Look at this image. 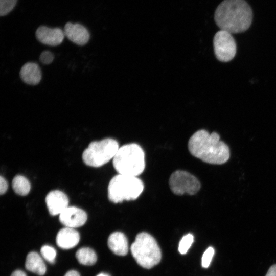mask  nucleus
Segmentation results:
<instances>
[{"mask_svg":"<svg viewBox=\"0 0 276 276\" xmlns=\"http://www.w3.org/2000/svg\"><path fill=\"white\" fill-rule=\"evenodd\" d=\"M97 276H108L107 274H104V273H101L98 275Z\"/></svg>","mask_w":276,"mask_h":276,"instance_id":"obj_28","label":"nucleus"},{"mask_svg":"<svg viewBox=\"0 0 276 276\" xmlns=\"http://www.w3.org/2000/svg\"><path fill=\"white\" fill-rule=\"evenodd\" d=\"M12 185L15 193L21 196L27 195L31 189L29 181L22 175L15 176L12 180Z\"/></svg>","mask_w":276,"mask_h":276,"instance_id":"obj_18","label":"nucleus"},{"mask_svg":"<svg viewBox=\"0 0 276 276\" xmlns=\"http://www.w3.org/2000/svg\"><path fill=\"white\" fill-rule=\"evenodd\" d=\"M54 59L53 54L50 51L43 52L39 57L40 62L45 64L51 63Z\"/></svg>","mask_w":276,"mask_h":276,"instance_id":"obj_23","label":"nucleus"},{"mask_svg":"<svg viewBox=\"0 0 276 276\" xmlns=\"http://www.w3.org/2000/svg\"><path fill=\"white\" fill-rule=\"evenodd\" d=\"M169 184L173 193L178 195L185 193L194 195L200 188V182L195 176L182 170H177L172 173Z\"/></svg>","mask_w":276,"mask_h":276,"instance_id":"obj_7","label":"nucleus"},{"mask_svg":"<svg viewBox=\"0 0 276 276\" xmlns=\"http://www.w3.org/2000/svg\"><path fill=\"white\" fill-rule=\"evenodd\" d=\"M76 257L80 264L85 265H93L95 264L97 260L95 252L88 247H83L78 250Z\"/></svg>","mask_w":276,"mask_h":276,"instance_id":"obj_17","label":"nucleus"},{"mask_svg":"<svg viewBox=\"0 0 276 276\" xmlns=\"http://www.w3.org/2000/svg\"><path fill=\"white\" fill-rule=\"evenodd\" d=\"M113 166L120 174L137 177L145 167L143 149L135 143L123 145L119 148L114 156Z\"/></svg>","mask_w":276,"mask_h":276,"instance_id":"obj_3","label":"nucleus"},{"mask_svg":"<svg viewBox=\"0 0 276 276\" xmlns=\"http://www.w3.org/2000/svg\"><path fill=\"white\" fill-rule=\"evenodd\" d=\"M65 36L64 31L60 28H50L40 26L36 31V37L41 43L56 46L62 43Z\"/></svg>","mask_w":276,"mask_h":276,"instance_id":"obj_11","label":"nucleus"},{"mask_svg":"<svg viewBox=\"0 0 276 276\" xmlns=\"http://www.w3.org/2000/svg\"><path fill=\"white\" fill-rule=\"evenodd\" d=\"M25 266L26 269L39 275H43L46 272V266L39 255L31 252L27 256Z\"/></svg>","mask_w":276,"mask_h":276,"instance_id":"obj_16","label":"nucleus"},{"mask_svg":"<svg viewBox=\"0 0 276 276\" xmlns=\"http://www.w3.org/2000/svg\"><path fill=\"white\" fill-rule=\"evenodd\" d=\"M119 149L118 142L113 139L92 142L83 151L82 159L89 166L99 167L113 159Z\"/></svg>","mask_w":276,"mask_h":276,"instance_id":"obj_6","label":"nucleus"},{"mask_svg":"<svg viewBox=\"0 0 276 276\" xmlns=\"http://www.w3.org/2000/svg\"><path fill=\"white\" fill-rule=\"evenodd\" d=\"M144 190L143 181L136 176L118 174L108 186V197L113 203L137 199Z\"/></svg>","mask_w":276,"mask_h":276,"instance_id":"obj_4","label":"nucleus"},{"mask_svg":"<svg viewBox=\"0 0 276 276\" xmlns=\"http://www.w3.org/2000/svg\"><path fill=\"white\" fill-rule=\"evenodd\" d=\"M79 240V233L73 228L68 227L61 229L56 236L57 244L63 249L75 247L78 244Z\"/></svg>","mask_w":276,"mask_h":276,"instance_id":"obj_13","label":"nucleus"},{"mask_svg":"<svg viewBox=\"0 0 276 276\" xmlns=\"http://www.w3.org/2000/svg\"><path fill=\"white\" fill-rule=\"evenodd\" d=\"M191 154L204 162L221 165L226 163L230 156L228 146L220 139L216 132L209 133L201 129L195 132L188 142Z\"/></svg>","mask_w":276,"mask_h":276,"instance_id":"obj_2","label":"nucleus"},{"mask_svg":"<svg viewBox=\"0 0 276 276\" xmlns=\"http://www.w3.org/2000/svg\"><path fill=\"white\" fill-rule=\"evenodd\" d=\"M17 0H0V15L5 16L15 7Z\"/></svg>","mask_w":276,"mask_h":276,"instance_id":"obj_20","label":"nucleus"},{"mask_svg":"<svg viewBox=\"0 0 276 276\" xmlns=\"http://www.w3.org/2000/svg\"><path fill=\"white\" fill-rule=\"evenodd\" d=\"M21 79L26 83L30 85H36L40 81L41 73L39 66L32 62L25 64L20 71Z\"/></svg>","mask_w":276,"mask_h":276,"instance_id":"obj_15","label":"nucleus"},{"mask_svg":"<svg viewBox=\"0 0 276 276\" xmlns=\"http://www.w3.org/2000/svg\"><path fill=\"white\" fill-rule=\"evenodd\" d=\"M64 276H80V274L76 271L71 270L68 271Z\"/></svg>","mask_w":276,"mask_h":276,"instance_id":"obj_27","label":"nucleus"},{"mask_svg":"<svg viewBox=\"0 0 276 276\" xmlns=\"http://www.w3.org/2000/svg\"><path fill=\"white\" fill-rule=\"evenodd\" d=\"M59 221L66 227L75 228L83 225L86 222V212L80 208L68 206L59 215Z\"/></svg>","mask_w":276,"mask_h":276,"instance_id":"obj_9","label":"nucleus"},{"mask_svg":"<svg viewBox=\"0 0 276 276\" xmlns=\"http://www.w3.org/2000/svg\"><path fill=\"white\" fill-rule=\"evenodd\" d=\"M214 53L218 60L228 62L236 53V43L232 34L222 30L218 31L213 39Z\"/></svg>","mask_w":276,"mask_h":276,"instance_id":"obj_8","label":"nucleus"},{"mask_svg":"<svg viewBox=\"0 0 276 276\" xmlns=\"http://www.w3.org/2000/svg\"><path fill=\"white\" fill-rule=\"evenodd\" d=\"M108 246L114 254L119 256H125L128 251L127 239L121 232H116L110 235Z\"/></svg>","mask_w":276,"mask_h":276,"instance_id":"obj_14","label":"nucleus"},{"mask_svg":"<svg viewBox=\"0 0 276 276\" xmlns=\"http://www.w3.org/2000/svg\"><path fill=\"white\" fill-rule=\"evenodd\" d=\"M265 276H276V264L272 265Z\"/></svg>","mask_w":276,"mask_h":276,"instance_id":"obj_25","label":"nucleus"},{"mask_svg":"<svg viewBox=\"0 0 276 276\" xmlns=\"http://www.w3.org/2000/svg\"><path fill=\"white\" fill-rule=\"evenodd\" d=\"M41 254L43 257L50 263H54L56 256L55 249L49 245H44L41 248Z\"/></svg>","mask_w":276,"mask_h":276,"instance_id":"obj_21","label":"nucleus"},{"mask_svg":"<svg viewBox=\"0 0 276 276\" xmlns=\"http://www.w3.org/2000/svg\"><path fill=\"white\" fill-rule=\"evenodd\" d=\"M65 36L73 42L83 45L89 39V33L86 28L79 24L67 22L64 28Z\"/></svg>","mask_w":276,"mask_h":276,"instance_id":"obj_12","label":"nucleus"},{"mask_svg":"<svg viewBox=\"0 0 276 276\" xmlns=\"http://www.w3.org/2000/svg\"><path fill=\"white\" fill-rule=\"evenodd\" d=\"M130 249L137 263L143 268H151L160 261L159 247L155 239L147 233L138 234Z\"/></svg>","mask_w":276,"mask_h":276,"instance_id":"obj_5","label":"nucleus"},{"mask_svg":"<svg viewBox=\"0 0 276 276\" xmlns=\"http://www.w3.org/2000/svg\"><path fill=\"white\" fill-rule=\"evenodd\" d=\"M8 189V183L6 179L2 177H0V193L1 195L5 194Z\"/></svg>","mask_w":276,"mask_h":276,"instance_id":"obj_24","label":"nucleus"},{"mask_svg":"<svg viewBox=\"0 0 276 276\" xmlns=\"http://www.w3.org/2000/svg\"><path fill=\"white\" fill-rule=\"evenodd\" d=\"M11 276H26V274L24 271L17 270L14 271Z\"/></svg>","mask_w":276,"mask_h":276,"instance_id":"obj_26","label":"nucleus"},{"mask_svg":"<svg viewBox=\"0 0 276 276\" xmlns=\"http://www.w3.org/2000/svg\"><path fill=\"white\" fill-rule=\"evenodd\" d=\"M214 254V249L212 247H209L202 255L201 264L203 268H208Z\"/></svg>","mask_w":276,"mask_h":276,"instance_id":"obj_22","label":"nucleus"},{"mask_svg":"<svg viewBox=\"0 0 276 276\" xmlns=\"http://www.w3.org/2000/svg\"><path fill=\"white\" fill-rule=\"evenodd\" d=\"M253 18L252 9L244 0H224L217 7L214 20L220 30L231 34L246 31Z\"/></svg>","mask_w":276,"mask_h":276,"instance_id":"obj_1","label":"nucleus"},{"mask_svg":"<svg viewBox=\"0 0 276 276\" xmlns=\"http://www.w3.org/2000/svg\"><path fill=\"white\" fill-rule=\"evenodd\" d=\"M45 203L49 213L53 216L60 215L68 206L67 195L59 190L50 192L45 197Z\"/></svg>","mask_w":276,"mask_h":276,"instance_id":"obj_10","label":"nucleus"},{"mask_svg":"<svg viewBox=\"0 0 276 276\" xmlns=\"http://www.w3.org/2000/svg\"><path fill=\"white\" fill-rule=\"evenodd\" d=\"M194 241V237L191 234H188L182 238L179 243L178 250L181 254H185Z\"/></svg>","mask_w":276,"mask_h":276,"instance_id":"obj_19","label":"nucleus"}]
</instances>
